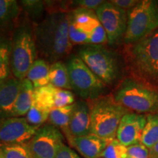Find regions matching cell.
Returning <instances> with one entry per match:
<instances>
[{
	"label": "cell",
	"instance_id": "cell-7",
	"mask_svg": "<svg viewBox=\"0 0 158 158\" xmlns=\"http://www.w3.org/2000/svg\"><path fill=\"white\" fill-rule=\"evenodd\" d=\"M34 32L28 26H20L11 40V70L15 78L22 81L37 59Z\"/></svg>",
	"mask_w": 158,
	"mask_h": 158
},
{
	"label": "cell",
	"instance_id": "cell-27",
	"mask_svg": "<svg viewBox=\"0 0 158 158\" xmlns=\"http://www.w3.org/2000/svg\"><path fill=\"white\" fill-rule=\"evenodd\" d=\"M127 147L120 143L116 138L110 140L103 151L102 158H127Z\"/></svg>",
	"mask_w": 158,
	"mask_h": 158
},
{
	"label": "cell",
	"instance_id": "cell-28",
	"mask_svg": "<svg viewBox=\"0 0 158 158\" xmlns=\"http://www.w3.org/2000/svg\"><path fill=\"white\" fill-rule=\"evenodd\" d=\"M20 5L32 20L40 19L45 10V2L43 1L22 0L20 2Z\"/></svg>",
	"mask_w": 158,
	"mask_h": 158
},
{
	"label": "cell",
	"instance_id": "cell-11",
	"mask_svg": "<svg viewBox=\"0 0 158 158\" xmlns=\"http://www.w3.org/2000/svg\"><path fill=\"white\" fill-rule=\"evenodd\" d=\"M40 127L31 125L26 117L0 120V145L27 143Z\"/></svg>",
	"mask_w": 158,
	"mask_h": 158
},
{
	"label": "cell",
	"instance_id": "cell-36",
	"mask_svg": "<svg viewBox=\"0 0 158 158\" xmlns=\"http://www.w3.org/2000/svg\"><path fill=\"white\" fill-rule=\"evenodd\" d=\"M0 158H3L2 155V153H1V152H0Z\"/></svg>",
	"mask_w": 158,
	"mask_h": 158
},
{
	"label": "cell",
	"instance_id": "cell-3",
	"mask_svg": "<svg viewBox=\"0 0 158 158\" xmlns=\"http://www.w3.org/2000/svg\"><path fill=\"white\" fill-rule=\"evenodd\" d=\"M78 56L106 86L118 84L123 79V56L104 45H83Z\"/></svg>",
	"mask_w": 158,
	"mask_h": 158
},
{
	"label": "cell",
	"instance_id": "cell-37",
	"mask_svg": "<svg viewBox=\"0 0 158 158\" xmlns=\"http://www.w3.org/2000/svg\"><path fill=\"white\" fill-rule=\"evenodd\" d=\"M151 158H158V156H155V157H151Z\"/></svg>",
	"mask_w": 158,
	"mask_h": 158
},
{
	"label": "cell",
	"instance_id": "cell-34",
	"mask_svg": "<svg viewBox=\"0 0 158 158\" xmlns=\"http://www.w3.org/2000/svg\"><path fill=\"white\" fill-rule=\"evenodd\" d=\"M56 158H81L71 148L64 143L59 149Z\"/></svg>",
	"mask_w": 158,
	"mask_h": 158
},
{
	"label": "cell",
	"instance_id": "cell-20",
	"mask_svg": "<svg viewBox=\"0 0 158 158\" xmlns=\"http://www.w3.org/2000/svg\"><path fill=\"white\" fill-rule=\"evenodd\" d=\"M56 88L49 84L34 89L32 104L51 110L54 108V97Z\"/></svg>",
	"mask_w": 158,
	"mask_h": 158
},
{
	"label": "cell",
	"instance_id": "cell-22",
	"mask_svg": "<svg viewBox=\"0 0 158 158\" xmlns=\"http://www.w3.org/2000/svg\"><path fill=\"white\" fill-rule=\"evenodd\" d=\"M20 4L15 0H0V29L11 24L21 12Z\"/></svg>",
	"mask_w": 158,
	"mask_h": 158
},
{
	"label": "cell",
	"instance_id": "cell-33",
	"mask_svg": "<svg viewBox=\"0 0 158 158\" xmlns=\"http://www.w3.org/2000/svg\"><path fill=\"white\" fill-rule=\"evenodd\" d=\"M110 2L118 8L127 12L135 7L139 1L138 0H111Z\"/></svg>",
	"mask_w": 158,
	"mask_h": 158
},
{
	"label": "cell",
	"instance_id": "cell-9",
	"mask_svg": "<svg viewBox=\"0 0 158 158\" xmlns=\"http://www.w3.org/2000/svg\"><path fill=\"white\" fill-rule=\"evenodd\" d=\"M99 21L106 31L108 44L116 47L123 43L127 30V12L106 1L95 10Z\"/></svg>",
	"mask_w": 158,
	"mask_h": 158
},
{
	"label": "cell",
	"instance_id": "cell-30",
	"mask_svg": "<svg viewBox=\"0 0 158 158\" xmlns=\"http://www.w3.org/2000/svg\"><path fill=\"white\" fill-rule=\"evenodd\" d=\"M75 103V97L70 90L56 88L54 97V108H62Z\"/></svg>",
	"mask_w": 158,
	"mask_h": 158
},
{
	"label": "cell",
	"instance_id": "cell-18",
	"mask_svg": "<svg viewBox=\"0 0 158 158\" xmlns=\"http://www.w3.org/2000/svg\"><path fill=\"white\" fill-rule=\"evenodd\" d=\"M50 65L44 59H37L27 73V78L31 83L35 89L46 86L49 81Z\"/></svg>",
	"mask_w": 158,
	"mask_h": 158
},
{
	"label": "cell",
	"instance_id": "cell-15",
	"mask_svg": "<svg viewBox=\"0 0 158 158\" xmlns=\"http://www.w3.org/2000/svg\"><path fill=\"white\" fill-rule=\"evenodd\" d=\"M109 141V140L91 133L73 138L69 141V144L75 148L84 158H100Z\"/></svg>",
	"mask_w": 158,
	"mask_h": 158
},
{
	"label": "cell",
	"instance_id": "cell-29",
	"mask_svg": "<svg viewBox=\"0 0 158 158\" xmlns=\"http://www.w3.org/2000/svg\"><path fill=\"white\" fill-rule=\"evenodd\" d=\"M69 35L72 44L89 45V36L70 16Z\"/></svg>",
	"mask_w": 158,
	"mask_h": 158
},
{
	"label": "cell",
	"instance_id": "cell-19",
	"mask_svg": "<svg viewBox=\"0 0 158 158\" xmlns=\"http://www.w3.org/2000/svg\"><path fill=\"white\" fill-rule=\"evenodd\" d=\"M49 81L56 88L71 89L70 77L67 65L62 62H56L50 65Z\"/></svg>",
	"mask_w": 158,
	"mask_h": 158
},
{
	"label": "cell",
	"instance_id": "cell-25",
	"mask_svg": "<svg viewBox=\"0 0 158 158\" xmlns=\"http://www.w3.org/2000/svg\"><path fill=\"white\" fill-rule=\"evenodd\" d=\"M3 158H34L27 143L0 145Z\"/></svg>",
	"mask_w": 158,
	"mask_h": 158
},
{
	"label": "cell",
	"instance_id": "cell-2",
	"mask_svg": "<svg viewBox=\"0 0 158 158\" xmlns=\"http://www.w3.org/2000/svg\"><path fill=\"white\" fill-rule=\"evenodd\" d=\"M122 56L128 76L158 89V29L137 42L124 45Z\"/></svg>",
	"mask_w": 158,
	"mask_h": 158
},
{
	"label": "cell",
	"instance_id": "cell-38",
	"mask_svg": "<svg viewBox=\"0 0 158 158\" xmlns=\"http://www.w3.org/2000/svg\"><path fill=\"white\" fill-rule=\"evenodd\" d=\"M127 158H133V157H129V156H127Z\"/></svg>",
	"mask_w": 158,
	"mask_h": 158
},
{
	"label": "cell",
	"instance_id": "cell-35",
	"mask_svg": "<svg viewBox=\"0 0 158 158\" xmlns=\"http://www.w3.org/2000/svg\"><path fill=\"white\" fill-rule=\"evenodd\" d=\"M150 157H155V156H158V143L156 145L150 149Z\"/></svg>",
	"mask_w": 158,
	"mask_h": 158
},
{
	"label": "cell",
	"instance_id": "cell-16",
	"mask_svg": "<svg viewBox=\"0 0 158 158\" xmlns=\"http://www.w3.org/2000/svg\"><path fill=\"white\" fill-rule=\"evenodd\" d=\"M21 84V81L13 76L0 84V120L11 116Z\"/></svg>",
	"mask_w": 158,
	"mask_h": 158
},
{
	"label": "cell",
	"instance_id": "cell-32",
	"mask_svg": "<svg viewBox=\"0 0 158 158\" xmlns=\"http://www.w3.org/2000/svg\"><path fill=\"white\" fill-rule=\"evenodd\" d=\"M106 1L102 0H77L72 1L71 5L76 7V9H84L95 11Z\"/></svg>",
	"mask_w": 158,
	"mask_h": 158
},
{
	"label": "cell",
	"instance_id": "cell-10",
	"mask_svg": "<svg viewBox=\"0 0 158 158\" xmlns=\"http://www.w3.org/2000/svg\"><path fill=\"white\" fill-rule=\"evenodd\" d=\"M63 141L64 135L60 130L47 124L40 126L27 144L34 158H56Z\"/></svg>",
	"mask_w": 158,
	"mask_h": 158
},
{
	"label": "cell",
	"instance_id": "cell-21",
	"mask_svg": "<svg viewBox=\"0 0 158 158\" xmlns=\"http://www.w3.org/2000/svg\"><path fill=\"white\" fill-rule=\"evenodd\" d=\"M11 75V40L0 37V84Z\"/></svg>",
	"mask_w": 158,
	"mask_h": 158
},
{
	"label": "cell",
	"instance_id": "cell-1",
	"mask_svg": "<svg viewBox=\"0 0 158 158\" xmlns=\"http://www.w3.org/2000/svg\"><path fill=\"white\" fill-rule=\"evenodd\" d=\"M70 13L55 12L45 17L34 29L37 54L46 62H60L73 48L69 35Z\"/></svg>",
	"mask_w": 158,
	"mask_h": 158
},
{
	"label": "cell",
	"instance_id": "cell-17",
	"mask_svg": "<svg viewBox=\"0 0 158 158\" xmlns=\"http://www.w3.org/2000/svg\"><path fill=\"white\" fill-rule=\"evenodd\" d=\"M34 86L27 78L21 81V88L10 117H23L28 113L33 102Z\"/></svg>",
	"mask_w": 158,
	"mask_h": 158
},
{
	"label": "cell",
	"instance_id": "cell-4",
	"mask_svg": "<svg viewBox=\"0 0 158 158\" xmlns=\"http://www.w3.org/2000/svg\"><path fill=\"white\" fill-rule=\"evenodd\" d=\"M112 95L130 111L143 115L158 114V89L132 77L122 79Z\"/></svg>",
	"mask_w": 158,
	"mask_h": 158
},
{
	"label": "cell",
	"instance_id": "cell-8",
	"mask_svg": "<svg viewBox=\"0 0 158 158\" xmlns=\"http://www.w3.org/2000/svg\"><path fill=\"white\" fill-rule=\"evenodd\" d=\"M71 89L85 101H92L105 95L107 86L89 70L78 56L67 62Z\"/></svg>",
	"mask_w": 158,
	"mask_h": 158
},
{
	"label": "cell",
	"instance_id": "cell-23",
	"mask_svg": "<svg viewBox=\"0 0 158 158\" xmlns=\"http://www.w3.org/2000/svg\"><path fill=\"white\" fill-rule=\"evenodd\" d=\"M73 108L74 104L62 108H54L49 114L48 120L49 124L61 130L64 133L70 123Z\"/></svg>",
	"mask_w": 158,
	"mask_h": 158
},
{
	"label": "cell",
	"instance_id": "cell-13",
	"mask_svg": "<svg viewBox=\"0 0 158 158\" xmlns=\"http://www.w3.org/2000/svg\"><path fill=\"white\" fill-rule=\"evenodd\" d=\"M70 16L89 36V44L104 45L108 43L106 31L99 21L95 11L74 9Z\"/></svg>",
	"mask_w": 158,
	"mask_h": 158
},
{
	"label": "cell",
	"instance_id": "cell-12",
	"mask_svg": "<svg viewBox=\"0 0 158 158\" xmlns=\"http://www.w3.org/2000/svg\"><path fill=\"white\" fill-rule=\"evenodd\" d=\"M146 123L147 115L128 112L120 121L116 138L127 147L141 143Z\"/></svg>",
	"mask_w": 158,
	"mask_h": 158
},
{
	"label": "cell",
	"instance_id": "cell-39",
	"mask_svg": "<svg viewBox=\"0 0 158 158\" xmlns=\"http://www.w3.org/2000/svg\"><path fill=\"white\" fill-rule=\"evenodd\" d=\"M100 158H102V157H100Z\"/></svg>",
	"mask_w": 158,
	"mask_h": 158
},
{
	"label": "cell",
	"instance_id": "cell-26",
	"mask_svg": "<svg viewBox=\"0 0 158 158\" xmlns=\"http://www.w3.org/2000/svg\"><path fill=\"white\" fill-rule=\"evenodd\" d=\"M50 112L51 110L44 109L36 105L32 104L28 113L26 115V118L31 125L40 127L48 120Z\"/></svg>",
	"mask_w": 158,
	"mask_h": 158
},
{
	"label": "cell",
	"instance_id": "cell-6",
	"mask_svg": "<svg viewBox=\"0 0 158 158\" xmlns=\"http://www.w3.org/2000/svg\"><path fill=\"white\" fill-rule=\"evenodd\" d=\"M158 29V1L141 0L127 11V30L123 43L129 45Z\"/></svg>",
	"mask_w": 158,
	"mask_h": 158
},
{
	"label": "cell",
	"instance_id": "cell-5",
	"mask_svg": "<svg viewBox=\"0 0 158 158\" xmlns=\"http://www.w3.org/2000/svg\"><path fill=\"white\" fill-rule=\"evenodd\" d=\"M90 102L91 133L109 141L115 139L120 121L130 110L118 104L113 95H103Z\"/></svg>",
	"mask_w": 158,
	"mask_h": 158
},
{
	"label": "cell",
	"instance_id": "cell-24",
	"mask_svg": "<svg viewBox=\"0 0 158 158\" xmlns=\"http://www.w3.org/2000/svg\"><path fill=\"white\" fill-rule=\"evenodd\" d=\"M158 143V114L147 115V123L142 135L141 143L152 149Z\"/></svg>",
	"mask_w": 158,
	"mask_h": 158
},
{
	"label": "cell",
	"instance_id": "cell-14",
	"mask_svg": "<svg viewBox=\"0 0 158 158\" xmlns=\"http://www.w3.org/2000/svg\"><path fill=\"white\" fill-rule=\"evenodd\" d=\"M68 142L73 138L91 134L90 107L88 102H75L74 108L68 129L64 133Z\"/></svg>",
	"mask_w": 158,
	"mask_h": 158
},
{
	"label": "cell",
	"instance_id": "cell-31",
	"mask_svg": "<svg viewBox=\"0 0 158 158\" xmlns=\"http://www.w3.org/2000/svg\"><path fill=\"white\" fill-rule=\"evenodd\" d=\"M127 156L133 158H151L149 149L142 143L128 147Z\"/></svg>",
	"mask_w": 158,
	"mask_h": 158
}]
</instances>
